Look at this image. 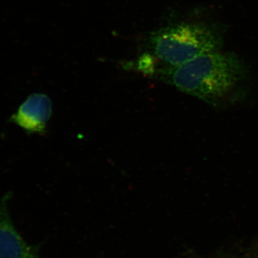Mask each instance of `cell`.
Here are the masks:
<instances>
[{"mask_svg": "<svg viewBox=\"0 0 258 258\" xmlns=\"http://www.w3.org/2000/svg\"><path fill=\"white\" fill-rule=\"evenodd\" d=\"M139 69L144 74L154 75L155 74V64L154 60L150 55L144 56L139 61Z\"/></svg>", "mask_w": 258, "mask_h": 258, "instance_id": "obj_5", "label": "cell"}, {"mask_svg": "<svg viewBox=\"0 0 258 258\" xmlns=\"http://www.w3.org/2000/svg\"><path fill=\"white\" fill-rule=\"evenodd\" d=\"M52 115V103L46 95L35 93L28 97L11 121L29 134L43 133Z\"/></svg>", "mask_w": 258, "mask_h": 258, "instance_id": "obj_4", "label": "cell"}, {"mask_svg": "<svg viewBox=\"0 0 258 258\" xmlns=\"http://www.w3.org/2000/svg\"><path fill=\"white\" fill-rule=\"evenodd\" d=\"M10 198L7 194L0 200V258H40L15 228L8 210Z\"/></svg>", "mask_w": 258, "mask_h": 258, "instance_id": "obj_3", "label": "cell"}, {"mask_svg": "<svg viewBox=\"0 0 258 258\" xmlns=\"http://www.w3.org/2000/svg\"><path fill=\"white\" fill-rule=\"evenodd\" d=\"M159 74L181 92L215 105L235 91L244 79V69L235 55L216 50L179 66L164 68Z\"/></svg>", "mask_w": 258, "mask_h": 258, "instance_id": "obj_1", "label": "cell"}, {"mask_svg": "<svg viewBox=\"0 0 258 258\" xmlns=\"http://www.w3.org/2000/svg\"><path fill=\"white\" fill-rule=\"evenodd\" d=\"M151 44L156 57L167 67H174L218 50L221 40L203 24L181 23L156 32L151 37Z\"/></svg>", "mask_w": 258, "mask_h": 258, "instance_id": "obj_2", "label": "cell"}]
</instances>
